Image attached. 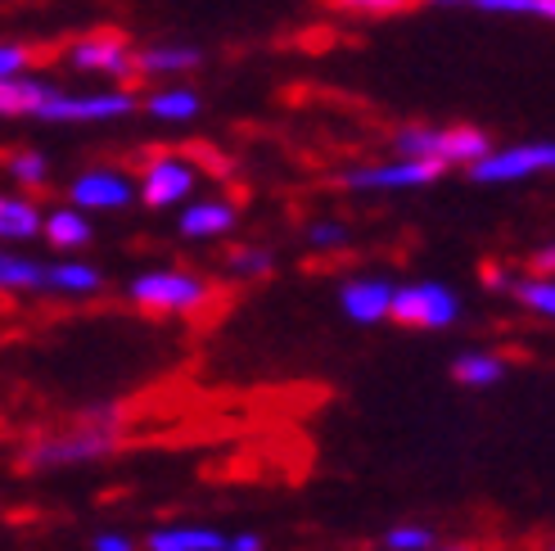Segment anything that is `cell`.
Returning a JSON list of instances; mask_svg holds the SVG:
<instances>
[{
	"label": "cell",
	"instance_id": "1",
	"mask_svg": "<svg viewBox=\"0 0 555 551\" xmlns=\"http://www.w3.org/2000/svg\"><path fill=\"white\" fill-rule=\"evenodd\" d=\"M122 448V417L114 407H95L81 421L37 434L23 448L27 471H77V465H95Z\"/></svg>",
	"mask_w": 555,
	"mask_h": 551
},
{
	"label": "cell",
	"instance_id": "2",
	"mask_svg": "<svg viewBox=\"0 0 555 551\" xmlns=\"http://www.w3.org/2000/svg\"><path fill=\"white\" fill-rule=\"evenodd\" d=\"M488 150H492V136L469 123H452V127L415 123L393 131V158H425V163H438V168H469Z\"/></svg>",
	"mask_w": 555,
	"mask_h": 551
},
{
	"label": "cell",
	"instance_id": "3",
	"mask_svg": "<svg viewBox=\"0 0 555 551\" xmlns=\"http://www.w3.org/2000/svg\"><path fill=\"white\" fill-rule=\"evenodd\" d=\"M127 303L141 312H158V317H194L212 303V285L204 276L181 271V267H154L127 281Z\"/></svg>",
	"mask_w": 555,
	"mask_h": 551
},
{
	"label": "cell",
	"instance_id": "4",
	"mask_svg": "<svg viewBox=\"0 0 555 551\" xmlns=\"http://www.w3.org/2000/svg\"><path fill=\"white\" fill-rule=\"evenodd\" d=\"M141 100L127 87H104V91H54L41 108H37V123H54V127H100V123H122L131 118Z\"/></svg>",
	"mask_w": 555,
	"mask_h": 551
},
{
	"label": "cell",
	"instance_id": "5",
	"mask_svg": "<svg viewBox=\"0 0 555 551\" xmlns=\"http://www.w3.org/2000/svg\"><path fill=\"white\" fill-rule=\"evenodd\" d=\"M64 64L73 73H87V77H104V81H131L135 77V46L114 33V27H100V33H87L64 46Z\"/></svg>",
	"mask_w": 555,
	"mask_h": 551
},
{
	"label": "cell",
	"instance_id": "6",
	"mask_svg": "<svg viewBox=\"0 0 555 551\" xmlns=\"http://www.w3.org/2000/svg\"><path fill=\"white\" fill-rule=\"evenodd\" d=\"M469 181L479 185H515V181H533L542 172H555V141H519L488 150L479 163H469Z\"/></svg>",
	"mask_w": 555,
	"mask_h": 551
},
{
	"label": "cell",
	"instance_id": "7",
	"mask_svg": "<svg viewBox=\"0 0 555 551\" xmlns=\"http://www.w3.org/2000/svg\"><path fill=\"white\" fill-rule=\"evenodd\" d=\"M438 177H448V168L425 158H388V163H357V168L339 172V185L352 195H393V190H425Z\"/></svg>",
	"mask_w": 555,
	"mask_h": 551
},
{
	"label": "cell",
	"instance_id": "8",
	"mask_svg": "<svg viewBox=\"0 0 555 551\" xmlns=\"http://www.w3.org/2000/svg\"><path fill=\"white\" fill-rule=\"evenodd\" d=\"M388 321H398V325H421V330H448V325L461 321V298H456L448 285H438V281L393 285Z\"/></svg>",
	"mask_w": 555,
	"mask_h": 551
},
{
	"label": "cell",
	"instance_id": "9",
	"mask_svg": "<svg viewBox=\"0 0 555 551\" xmlns=\"http://www.w3.org/2000/svg\"><path fill=\"white\" fill-rule=\"evenodd\" d=\"M199 190V168L185 154H154L135 177V200L145 208H181Z\"/></svg>",
	"mask_w": 555,
	"mask_h": 551
},
{
	"label": "cell",
	"instance_id": "10",
	"mask_svg": "<svg viewBox=\"0 0 555 551\" xmlns=\"http://www.w3.org/2000/svg\"><path fill=\"white\" fill-rule=\"evenodd\" d=\"M68 204L81 213H122L135 204V177L122 168H87L68 181Z\"/></svg>",
	"mask_w": 555,
	"mask_h": 551
},
{
	"label": "cell",
	"instance_id": "11",
	"mask_svg": "<svg viewBox=\"0 0 555 551\" xmlns=\"http://www.w3.org/2000/svg\"><path fill=\"white\" fill-rule=\"evenodd\" d=\"M388 303H393V281H384V276H352L339 290V308L352 325L388 321Z\"/></svg>",
	"mask_w": 555,
	"mask_h": 551
},
{
	"label": "cell",
	"instance_id": "12",
	"mask_svg": "<svg viewBox=\"0 0 555 551\" xmlns=\"http://www.w3.org/2000/svg\"><path fill=\"white\" fill-rule=\"evenodd\" d=\"M240 227V208L231 200H190L181 204V217H177V231L185 240H221Z\"/></svg>",
	"mask_w": 555,
	"mask_h": 551
},
{
	"label": "cell",
	"instance_id": "13",
	"mask_svg": "<svg viewBox=\"0 0 555 551\" xmlns=\"http://www.w3.org/2000/svg\"><path fill=\"white\" fill-rule=\"evenodd\" d=\"M194 68H204V50L199 46H185V41H154L135 50V77H185Z\"/></svg>",
	"mask_w": 555,
	"mask_h": 551
},
{
	"label": "cell",
	"instance_id": "14",
	"mask_svg": "<svg viewBox=\"0 0 555 551\" xmlns=\"http://www.w3.org/2000/svg\"><path fill=\"white\" fill-rule=\"evenodd\" d=\"M41 240L50 244V249H60L64 258H73V254H81L95 240V227H91V217L81 208L60 204V208H50L41 217Z\"/></svg>",
	"mask_w": 555,
	"mask_h": 551
},
{
	"label": "cell",
	"instance_id": "15",
	"mask_svg": "<svg viewBox=\"0 0 555 551\" xmlns=\"http://www.w3.org/2000/svg\"><path fill=\"white\" fill-rule=\"evenodd\" d=\"M104 290V271L95 262H81V258H60V262H46V294H60V298H91Z\"/></svg>",
	"mask_w": 555,
	"mask_h": 551
},
{
	"label": "cell",
	"instance_id": "16",
	"mask_svg": "<svg viewBox=\"0 0 555 551\" xmlns=\"http://www.w3.org/2000/svg\"><path fill=\"white\" fill-rule=\"evenodd\" d=\"M54 91H60V87H54L50 77H37V73L0 81V118H33Z\"/></svg>",
	"mask_w": 555,
	"mask_h": 551
},
{
	"label": "cell",
	"instance_id": "17",
	"mask_svg": "<svg viewBox=\"0 0 555 551\" xmlns=\"http://www.w3.org/2000/svg\"><path fill=\"white\" fill-rule=\"evenodd\" d=\"M141 108L154 118V123H194L204 114V95L194 91V87H181V81H172V87H158L141 100Z\"/></svg>",
	"mask_w": 555,
	"mask_h": 551
},
{
	"label": "cell",
	"instance_id": "18",
	"mask_svg": "<svg viewBox=\"0 0 555 551\" xmlns=\"http://www.w3.org/2000/svg\"><path fill=\"white\" fill-rule=\"evenodd\" d=\"M41 217L46 208L27 195H5L0 190V244H27L41 240Z\"/></svg>",
	"mask_w": 555,
	"mask_h": 551
},
{
	"label": "cell",
	"instance_id": "19",
	"mask_svg": "<svg viewBox=\"0 0 555 551\" xmlns=\"http://www.w3.org/2000/svg\"><path fill=\"white\" fill-rule=\"evenodd\" d=\"M145 551H227V534L212 525H163L145 534Z\"/></svg>",
	"mask_w": 555,
	"mask_h": 551
},
{
	"label": "cell",
	"instance_id": "20",
	"mask_svg": "<svg viewBox=\"0 0 555 551\" xmlns=\"http://www.w3.org/2000/svg\"><path fill=\"white\" fill-rule=\"evenodd\" d=\"M0 294H46V262L0 249Z\"/></svg>",
	"mask_w": 555,
	"mask_h": 551
},
{
	"label": "cell",
	"instance_id": "21",
	"mask_svg": "<svg viewBox=\"0 0 555 551\" xmlns=\"http://www.w3.org/2000/svg\"><path fill=\"white\" fill-rule=\"evenodd\" d=\"M506 371H511L506 357H496V353H461L452 362V375L469 384V389H492V384L506 380Z\"/></svg>",
	"mask_w": 555,
	"mask_h": 551
},
{
	"label": "cell",
	"instance_id": "22",
	"mask_svg": "<svg viewBox=\"0 0 555 551\" xmlns=\"http://www.w3.org/2000/svg\"><path fill=\"white\" fill-rule=\"evenodd\" d=\"M511 294H515L529 312L555 321V276H538V271H533V276H519V281L511 285Z\"/></svg>",
	"mask_w": 555,
	"mask_h": 551
},
{
	"label": "cell",
	"instance_id": "23",
	"mask_svg": "<svg viewBox=\"0 0 555 551\" xmlns=\"http://www.w3.org/2000/svg\"><path fill=\"white\" fill-rule=\"evenodd\" d=\"M5 172L23 190H41L50 181V158L41 150H14V154H5Z\"/></svg>",
	"mask_w": 555,
	"mask_h": 551
},
{
	"label": "cell",
	"instance_id": "24",
	"mask_svg": "<svg viewBox=\"0 0 555 551\" xmlns=\"http://www.w3.org/2000/svg\"><path fill=\"white\" fill-rule=\"evenodd\" d=\"M271 249H262V244H240V249L227 254V271L240 276V281H258V276L271 271Z\"/></svg>",
	"mask_w": 555,
	"mask_h": 551
},
{
	"label": "cell",
	"instance_id": "25",
	"mask_svg": "<svg viewBox=\"0 0 555 551\" xmlns=\"http://www.w3.org/2000/svg\"><path fill=\"white\" fill-rule=\"evenodd\" d=\"M325 5L357 18H393V14H406L415 0H325Z\"/></svg>",
	"mask_w": 555,
	"mask_h": 551
},
{
	"label": "cell",
	"instance_id": "26",
	"mask_svg": "<svg viewBox=\"0 0 555 551\" xmlns=\"http://www.w3.org/2000/svg\"><path fill=\"white\" fill-rule=\"evenodd\" d=\"M438 547V534L425 525H393L384 534V551H429Z\"/></svg>",
	"mask_w": 555,
	"mask_h": 551
},
{
	"label": "cell",
	"instance_id": "27",
	"mask_svg": "<svg viewBox=\"0 0 555 551\" xmlns=\"http://www.w3.org/2000/svg\"><path fill=\"white\" fill-rule=\"evenodd\" d=\"M488 14H506V18H542V23H555V0H492Z\"/></svg>",
	"mask_w": 555,
	"mask_h": 551
},
{
	"label": "cell",
	"instance_id": "28",
	"mask_svg": "<svg viewBox=\"0 0 555 551\" xmlns=\"http://www.w3.org/2000/svg\"><path fill=\"white\" fill-rule=\"evenodd\" d=\"M308 244H312L317 254H335V249H344V244H348V227H344V222H330V217H321V222L308 227Z\"/></svg>",
	"mask_w": 555,
	"mask_h": 551
},
{
	"label": "cell",
	"instance_id": "29",
	"mask_svg": "<svg viewBox=\"0 0 555 551\" xmlns=\"http://www.w3.org/2000/svg\"><path fill=\"white\" fill-rule=\"evenodd\" d=\"M91 551H135V538L122 534V529H100L91 538Z\"/></svg>",
	"mask_w": 555,
	"mask_h": 551
},
{
	"label": "cell",
	"instance_id": "30",
	"mask_svg": "<svg viewBox=\"0 0 555 551\" xmlns=\"http://www.w3.org/2000/svg\"><path fill=\"white\" fill-rule=\"evenodd\" d=\"M267 542H262V534H254V529H240V534H227V551H262Z\"/></svg>",
	"mask_w": 555,
	"mask_h": 551
},
{
	"label": "cell",
	"instance_id": "31",
	"mask_svg": "<svg viewBox=\"0 0 555 551\" xmlns=\"http://www.w3.org/2000/svg\"><path fill=\"white\" fill-rule=\"evenodd\" d=\"M533 271H538V276H555V240L542 244V249L533 254Z\"/></svg>",
	"mask_w": 555,
	"mask_h": 551
},
{
	"label": "cell",
	"instance_id": "32",
	"mask_svg": "<svg viewBox=\"0 0 555 551\" xmlns=\"http://www.w3.org/2000/svg\"><path fill=\"white\" fill-rule=\"evenodd\" d=\"M483 285H488V290H511L515 281H511V276H506L502 267H488V271H483Z\"/></svg>",
	"mask_w": 555,
	"mask_h": 551
},
{
	"label": "cell",
	"instance_id": "33",
	"mask_svg": "<svg viewBox=\"0 0 555 551\" xmlns=\"http://www.w3.org/2000/svg\"><path fill=\"white\" fill-rule=\"evenodd\" d=\"M379 551H384V547H379ZM429 551H475V547H442V542H438V547H429Z\"/></svg>",
	"mask_w": 555,
	"mask_h": 551
},
{
	"label": "cell",
	"instance_id": "34",
	"mask_svg": "<svg viewBox=\"0 0 555 551\" xmlns=\"http://www.w3.org/2000/svg\"><path fill=\"white\" fill-rule=\"evenodd\" d=\"M551 551H555V547H551Z\"/></svg>",
	"mask_w": 555,
	"mask_h": 551
}]
</instances>
